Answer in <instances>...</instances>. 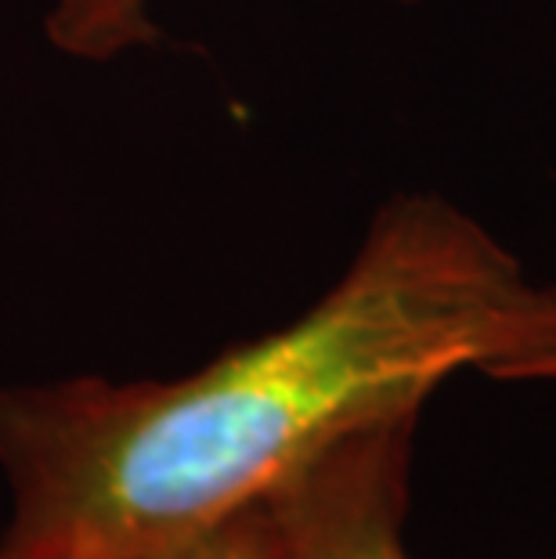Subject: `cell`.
<instances>
[{
    "label": "cell",
    "instance_id": "5",
    "mask_svg": "<svg viewBox=\"0 0 556 559\" xmlns=\"http://www.w3.org/2000/svg\"><path fill=\"white\" fill-rule=\"evenodd\" d=\"M488 379H502V383L556 379V285H542L531 329L524 332V340L492 368Z\"/></svg>",
    "mask_w": 556,
    "mask_h": 559
},
{
    "label": "cell",
    "instance_id": "3",
    "mask_svg": "<svg viewBox=\"0 0 556 559\" xmlns=\"http://www.w3.org/2000/svg\"><path fill=\"white\" fill-rule=\"evenodd\" d=\"M419 4V0H405ZM47 40L62 55L109 62V58L159 40L152 26L149 0H51L47 11Z\"/></svg>",
    "mask_w": 556,
    "mask_h": 559
},
{
    "label": "cell",
    "instance_id": "2",
    "mask_svg": "<svg viewBox=\"0 0 556 559\" xmlns=\"http://www.w3.org/2000/svg\"><path fill=\"white\" fill-rule=\"evenodd\" d=\"M419 415L365 426L271 487L279 559H412L405 520Z\"/></svg>",
    "mask_w": 556,
    "mask_h": 559
},
{
    "label": "cell",
    "instance_id": "4",
    "mask_svg": "<svg viewBox=\"0 0 556 559\" xmlns=\"http://www.w3.org/2000/svg\"><path fill=\"white\" fill-rule=\"evenodd\" d=\"M138 559H279L275 523H271L268 498L224 516L214 527L170 549L138 556Z\"/></svg>",
    "mask_w": 556,
    "mask_h": 559
},
{
    "label": "cell",
    "instance_id": "1",
    "mask_svg": "<svg viewBox=\"0 0 556 559\" xmlns=\"http://www.w3.org/2000/svg\"><path fill=\"white\" fill-rule=\"evenodd\" d=\"M542 285L437 195L376 213L315 307L177 379L0 390V559H138L260 502L336 440L492 376Z\"/></svg>",
    "mask_w": 556,
    "mask_h": 559
}]
</instances>
